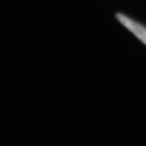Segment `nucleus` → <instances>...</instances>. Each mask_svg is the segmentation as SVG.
<instances>
[{
    "mask_svg": "<svg viewBox=\"0 0 146 146\" xmlns=\"http://www.w3.org/2000/svg\"><path fill=\"white\" fill-rule=\"evenodd\" d=\"M116 17L122 25L146 45V28L122 14H117Z\"/></svg>",
    "mask_w": 146,
    "mask_h": 146,
    "instance_id": "nucleus-1",
    "label": "nucleus"
}]
</instances>
